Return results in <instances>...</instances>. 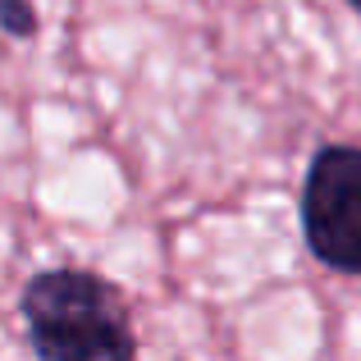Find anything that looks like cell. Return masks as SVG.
Listing matches in <instances>:
<instances>
[{
    "label": "cell",
    "instance_id": "1",
    "mask_svg": "<svg viewBox=\"0 0 361 361\" xmlns=\"http://www.w3.org/2000/svg\"><path fill=\"white\" fill-rule=\"evenodd\" d=\"M23 320L42 361H133L123 298L92 270H46L23 293Z\"/></svg>",
    "mask_w": 361,
    "mask_h": 361
},
{
    "label": "cell",
    "instance_id": "2",
    "mask_svg": "<svg viewBox=\"0 0 361 361\" xmlns=\"http://www.w3.org/2000/svg\"><path fill=\"white\" fill-rule=\"evenodd\" d=\"M302 238L338 274H361V147H320L302 183Z\"/></svg>",
    "mask_w": 361,
    "mask_h": 361
},
{
    "label": "cell",
    "instance_id": "3",
    "mask_svg": "<svg viewBox=\"0 0 361 361\" xmlns=\"http://www.w3.org/2000/svg\"><path fill=\"white\" fill-rule=\"evenodd\" d=\"M0 27L14 37H32L37 32V9L32 0H0Z\"/></svg>",
    "mask_w": 361,
    "mask_h": 361
},
{
    "label": "cell",
    "instance_id": "4",
    "mask_svg": "<svg viewBox=\"0 0 361 361\" xmlns=\"http://www.w3.org/2000/svg\"><path fill=\"white\" fill-rule=\"evenodd\" d=\"M348 5H353V9H357V14H361V0H348Z\"/></svg>",
    "mask_w": 361,
    "mask_h": 361
}]
</instances>
